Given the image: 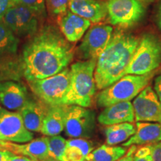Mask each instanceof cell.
<instances>
[{
    "label": "cell",
    "instance_id": "1",
    "mask_svg": "<svg viewBox=\"0 0 161 161\" xmlns=\"http://www.w3.org/2000/svg\"><path fill=\"white\" fill-rule=\"evenodd\" d=\"M71 43L55 25H43L23 48L24 78L28 81L42 79L67 67L75 55Z\"/></svg>",
    "mask_w": 161,
    "mask_h": 161
},
{
    "label": "cell",
    "instance_id": "2",
    "mask_svg": "<svg viewBox=\"0 0 161 161\" xmlns=\"http://www.w3.org/2000/svg\"><path fill=\"white\" fill-rule=\"evenodd\" d=\"M140 38L123 30H116L96 60L94 78L96 87L103 90L125 75V70Z\"/></svg>",
    "mask_w": 161,
    "mask_h": 161
},
{
    "label": "cell",
    "instance_id": "3",
    "mask_svg": "<svg viewBox=\"0 0 161 161\" xmlns=\"http://www.w3.org/2000/svg\"><path fill=\"white\" fill-rule=\"evenodd\" d=\"M96 60L78 61L70 67L69 86L62 102L65 105L90 108L96 91L94 78Z\"/></svg>",
    "mask_w": 161,
    "mask_h": 161
},
{
    "label": "cell",
    "instance_id": "4",
    "mask_svg": "<svg viewBox=\"0 0 161 161\" xmlns=\"http://www.w3.org/2000/svg\"><path fill=\"white\" fill-rule=\"evenodd\" d=\"M154 72L146 75H125L97 95L96 102L100 108H106L121 102L132 100L148 85Z\"/></svg>",
    "mask_w": 161,
    "mask_h": 161
},
{
    "label": "cell",
    "instance_id": "5",
    "mask_svg": "<svg viewBox=\"0 0 161 161\" xmlns=\"http://www.w3.org/2000/svg\"><path fill=\"white\" fill-rule=\"evenodd\" d=\"M160 64V40L153 34H145L130 58L125 75H146L153 72Z\"/></svg>",
    "mask_w": 161,
    "mask_h": 161
},
{
    "label": "cell",
    "instance_id": "6",
    "mask_svg": "<svg viewBox=\"0 0 161 161\" xmlns=\"http://www.w3.org/2000/svg\"><path fill=\"white\" fill-rule=\"evenodd\" d=\"M28 82L31 91L39 99L48 105H60L69 89L70 69L66 67L54 75Z\"/></svg>",
    "mask_w": 161,
    "mask_h": 161
},
{
    "label": "cell",
    "instance_id": "7",
    "mask_svg": "<svg viewBox=\"0 0 161 161\" xmlns=\"http://www.w3.org/2000/svg\"><path fill=\"white\" fill-rule=\"evenodd\" d=\"M46 18L30 8L16 5L9 8L3 22L17 37L29 38L43 26Z\"/></svg>",
    "mask_w": 161,
    "mask_h": 161
},
{
    "label": "cell",
    "instance_id": "8",
    "mask_svg": "<svg viewBox=\"0 0 161 161\" xmlns=\"http://www.w3.org/2000/svg\"><path fill=\"white\" fill-rule=\"evenodd\" d=\"M96 126V114L78 105H68L64 130L70 138H90Z\"/></svg>",
    "mask_w": 161,
    "mask_h": 161
},
{
    "label": "cell",
    "instance_id": "9",
    "mask_svg": "<svg viewBox=\"0 0 161 161\" xmlns=\"http://www.w3.org/2000/svg\"><path fill=\"white\" fill-rule=\"evenodd\" d=\"M108 16L110 24L128 28L142 19L145 8L140 0H108Z\"/></svg>",
    "mask_w": 161,
    "mask_h": 161
},
{
    "label": "cell",
    "instance_id": "10",
    "mask_svg": "<svg viewBox=\"0 0 161 161\" xmlns=\"http://www.w3.org/2000/svg\"><path fill=\"white\" fill-rule=\"evenodd\" d=\"M113 31L111 25L103 24H98L90 28L76 50L78 58L84 60H97L109 43Z\"/></svg>",
    "mask_w": 161,
    "mask_h": 161
},
{
    "label": "cell",
    "instance_id": "11",
    "mask_svg": "<svg viewBox=\"0 0 161 161\" xmlns=\"http://www.w3.org/2000/svg\"><path fill=\"white\" fill-rule=\"evenodd\" d=\"M0 134L5 141L23 143L32 140L34 136L28 130L19 112L0 107Z\"/></svg>",
    "mask_w": 161,
    "mask_h": 161
},
{
    "label": "cell",
    "instance_id": "12",
    "mask_svg": "<svg viewBox=\"0 0 161 161\" xmlns=\"http://www.w3.org/2000/svg\"><path fill=\"white\" fill-rule=\"evenodd\" d=\"M132 104L136 122L161 123V102L152 86L145 87Z\"/></svg>",
    "mask_w": 161,
    "mask_h": 161
},
{
    "label": "cell",
    "instance_id": "13",
    "mask_svg": "<svg viewBox=\"0 0 161 161\" xmlns=\"http://www.w3.org/2000/svg\"><path fill=\"white\" fill-rule=\"evenodd\" d=\"M29 99L25 86L15 80L0 82V105L9 110L19 111Z\"/></svg>",
    "mask_w": 161,
    "mask_h": 161
},
{
    "label": "cell",
    "instance_id": "14",
    "mask_svg": "<svg viewBox=\"0 0 161 161\" xmlns=\"http://www.w3.org/2000/svg\"><path fill=\"white\" fill-rule=\"evenodd\" d=\"M60 32L70 43H76L81 39L91 25V22L80 17L69 9L56 19Z\"/></svg>",
    "mask_w": 161,
    "mask_h": 161
},
{
    "label": "cell",
    "instance_id": "15",
    "mask_svg": "<svg viewBox=\"0 0 161 161\" xmlns=\"http://www.w3.org/2000/svg\"><path fill=\"white\" fill-rule=\"evenodd\" d=\"M49 106L38 98L37 99L29 98L27 103L18 111L28 130L31 132H41L43 120Z\"/></svg>",
    "mask_w": 161,
    "mask_h": 161
},
{
    "label": "cell",
    "instance_id": "16",
    "mask_svg": "<svg viewBox=\"0 0 161 161\" xmlns=\"http://www.w3.org/2000/svg\"><path fill=\"white\" fill-rule=\"evenodd\" d=\"M69 9L94 24L103 21L108 15L107 3L100 0H69Z\"/></svg>",
    "mask_w": 161,
    "mask_h": 161
},
{
    "label": "cell",
    "instance_id": "17",
    "mask_svg": "<svg viewBox=\"0 0 161 161\" xmlns=\"http://www.w3.org/2000/svg\"><path fill=\"white\" fill-rule=\"evenodd\" d=\"M135 120L134 110L130 101L121 102L106 107L98 116V122L103 125H111Z\"/></svg>",
    "mask_w": 161,
    "mask_h": 161
},
{
    "label": "cell",
    "instance_id": "18",
    "mask_svg": "<svg viewBox=\"0 0 161 161\" xmlns=\"http://www.w3.org/2000/svg\"><path fill=\"white\" fill-rule=\"evenodd\" d=\"M8 151L15 154H20L41 161L49 158V137L48 136L29 141L26 144L19 145L8 141Z\"/></svg>",
    "mask_w": 161,
    "mask_h": 161
},
{
    "label": "cell",
    "instance_id": "19",
    "mask_svg": "<svg viewBox=\"0 0 161 161\" xmlns=\"http://www.w3.org/2000/svg\"><path fill=\"white\" fill-rule=\"evenodd\" d=\"M136 132L126 142L124 147L151 145L161 141V123L151 122H136Z\"/></svg>",
    "mask_w": 161,
    "mask_h": 161
},
{
    "label": "cell",
    "instance_id": "20",
    "mask_svg": "<svg viewBox=\"0 0 161 161\" xmlns=\"http://www.w3.org/2000/svg\"><path fill=\"white\" fill-rule=\"evenodd\" d=\"M67 106L65 104L49 106L42 127L41 133L43 135L48 136L58 135L63 131Z\"/></svg>",
    "mask_w": 161,
    "mask_h": 161
},
{
    "label": "cell",
    "instance_id": "21",
    "mask_svg": "<svg viewBox=\"0 0 161 161\" xmlns=\"http://www.w3.org/2000/svg\"><path fill=\"white\" fill-rule=\"evenodd\" d=\"M23 75L21 57L17 54L0 55V82L19 81Z\"/></svg>",
    "mask_w": 161,
    "mask_h": 161
},
{
    "label": "cell",
    "instance_id": "22",
    "mask_svg": "<svg viewBox=\"0 0 161 161\" xmlns=\"http://www.w3.org/2000/svg\"><path fill=\"white\" fill-rule=\"evenodd\" d=\"M136 125L132 122H123L108 125L104 130L105 142L109 146H116L125 142L135 134Z\"/></svg>",
    "mask_w": 161,
    "mask_h": 161
},
{
    "label": "cell",
    "instance_id": "23",
    "mask_svg": "<svg viewBox=\"0 0 161 161\" xmlns=\"http://www.w3.org/2000/svg\"><path fill=\"white\" fill-rule=\"evenodd\" d=\"M126 147L102 145L86 157L85 161H116L126 154Z\"/></svg>",
    "mask_w": 161,
    "mask_h": 161
},
{
    "label": "cell",
    "instance_id": "24",
    "mask_svg": "<svg viewBox=\"0 0 161 161\" xmlns=\"http://www.w3.org/2000/svg\"><path fill=\"white\" fill-rule=\"evenodd\" d=\"M19 38L11 29L0 21V55L17 54Z\"/></svg>",
    "mask_w": 161,
    "mask_h": 161
},
{
    "label": "cell",
    "instance_id": "25",
    "mask_svg": "<svg viewBox=\"0 0 161 161\" xmlns=\"http://www.w3.org/2000/svg\"><path fill=\"white\" fill-rule=\"evenodd\" d=\"M49 137V158L61 160L64 151L66 148V140L59 135L50 136Z\"/></svg>",
    "mask_w": 161,
    "mask_h": 161
},
{
    "label": "cell",
    "instance_id": "26",
    "mask_svg": "<svg viewBox=\"0 0 161 161\" xmlns=\"http://www.w3.org/2000/svg\"><path fill=\"white\" fill-rule=\"evenodd\" d=\"M47 15L52 19H57L69 9V0H45Z\"/></svg>",
    "mask_w": 161,
    "mask_h": 161
},
{
    "label": "cell",
    "instance_id": "27",
    "mask_svg": "<svg viewBox=\"0 0 161 161\" xmlns=\"http://www.w3.org/2000/svg\"><path fill=\"white\" fill-rule=\"evenodd\" d=\"M23 5L37 11L44 17H47L45 0H12L11 5Z\"/></svg>",
    "mask_w": 161,
    "mask_h": 161
},
{
    "label": "cell",
    "instance_id": "28",
    "mask_svg": "<svg viewBox=\"0 0 161 161\" xmlns=\"http://www.w3.org/2000/svg\"><path fill=\"white\" fill-rule=\"evenodd\" d=\"M85 159L86 156L78 147L66 144L61 161H85Z\"/></svg>",
    "mask_w": 161,
    "mask_h": 161
},
{
    "label": "cell",
    "instance_id": "29",
    "mask_svg": "<svg viewBox=\"0 0 161 161\" xmlns=\"http://www.w3.org/2000/svg\"><path fill=\"white\" fill-rule=\"evenodd\" d=\"M66 144L78 147L86 157L94 149L93 143L84 138H73L66 140Z\"/></svg>",
    "mask_w": 161,
    "mask_h": 161
},
{
    "label": "cell",
    "instance_id": "30",
    "mask_svg": "<svg viewBox=\"0 0 161 161\" xmlns=\"http://www.w3.org/2000/svg\"><path fill=\"white\" fill-rule=\"evenodd\" d=\"M153 161H161V141L151 144Z\"/></svg>",
    "mask_w": 161,
    "mask_h": 161
},
{
    "label": "cell",
    "instance_id": "31",
    "mask_svg": "<svg viewBox=\"0 0 161 161\" xmlns=\"http://www.w3.org/2000/svg\"><path fill=\"white\" fill-rule=\"evenodd\" d=\"M136 149H137L136 146L134 145L130 146L129 149L127 151L126 154L116 161H134V155Z\"/></svg>",
    "mask_w": 161,
    "mask_h": 161
},
{
    "label": "cell",
    "instance_id": "32",
    "mask_svg": "<svg viewBox=\"0 0 161 161\" xmlns=\"http://www.w3.org/2000/svg\"><path fill=\"white\" fill-rule=\"evenodd\" d=\"M12 0H0V21L3 19L8 10L11 6Z\"/></svg>",
    "mask_w": 161,
    "mask_h": 161
},
{
    "label": "cell",
    "instance_id": "33",
    "mask_svg": "<svg viewBox=\"0 0 161 161\" xmlns=\"http://www.w3.org/2000/svg\"><path fill=\"white\" fill-rule=\"evenodd\" d=\"M154 90L161 102V75L158 76L154 80Z\"/></svg>",
    "mask_w": 161,
    "mask_h": 161
},
{
    "label": "cell",
    "instance_id": "34",
    "mask_svg": "<svg viewBox=\"0 0 161 161\" xmlns=\"http://www.w3.org/2000/svg\"><path fill=\"white\" fill-rule=\"evenodd\" d=\"M9 161H37L33 159L29 158V157H26L24 155H20V154H12L11 156L10 157Z\"/></svg>",
    "mask_w": 161,
    "mask_h": 161
},
{
    "label": "cell",
    "instance_id": "35",
    "mask_svg": "<svg viewBox=\"0 0 161 161\" xmlns=\"http://www.w3.org/2000/svg\"><path fill=\"white\" fill-rule=\"evenodd\" d=\"M156 22L159 29H160L161 31V0L159 2L158 5V9H157Z\"/></svg>",
    "mask_w": 161,
    "mask_h": 161
},
{
    "label": "cell",
    "instance_id": "36",
    "mask_svg": "<svg viewBox=\"0 0 161 161\" xmlns=\"http://www.w3.org/2000/svg\"><path fill=\"white\" fill-rule=\"evenodd\" d=\"M12 154L13 153L10 151L0 150V161H9V158Z\"/></svg>",
    "mask_w": 161,
    "mask_h": 161
},
{
    "label": "cell",
    "instance_id": "37",
    "mask_svg": "<svg viewBox=\"0 0 161 161\" xmlns=\"http://www.w3.org/2000/svg\"><path fill=\"white\" fill-rule=\"evenodd\" d=\"M134 161H153L152 154L143 157H136L134 155Z\"/></svg>",
    "mask_w": 161,
    "mask_h": 161
},
{
    "label": "cell",
    "instance_id": "38",
    "mask_svg": "<svg viewBox=\"0 0 161 161\" xmlns=\"http://www.w3.org/2000/svg\"><path fill=\"white\" fill-rule=\"evenodd\" d=\"M0 150L8 151V141H5V140L0 141Z\"/></svg>",
    "mask_w": 161,
    "mask_h": 161
},
{
    "label": "cell",
    "instance_id": "39",
    "mask_svg": "<svg viewBox=\"0 0 161 161\" xmlns=\"http://www.w3.org/2000/svg\"><path fill=\"white\" fill-rule=\"evenodd\" d=\"M41 161H61V160H55V159H52V158H47V159H46V160H43Z\"/></svg>",
    "mask_w": 161,
    "mask_h": 161
},
{
    "label": "cell",
    "instance_id": "40",
    "mask_svg": "<svg viewBox=\"0 0 161 161\" xmlns=\"http://www.w3.org/2000/svg\"><path fill=\"white\" fill-rule=\"evenodd\" d=\"M2 140H4V139L3 137V136L1 135V134H0V141H2Z\"/></svg>",
    "mask_w": 161,
    "mask_h": 161
},
{
    "label": "cell",
    "instance_id": "41",
    "mask_svg": "<svg viewBox=\"0 0 161 161\" xmlns=\"http://www.w3.org/2000/svg\"><path fill=\"white\" fill-rule=\"evenodd\" d=\"M140 1H143V0H140Z\"/></svg>",
    "mask_w": 161,
    "mask_h": 161
}]
</instances>
